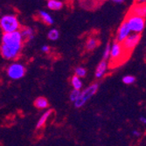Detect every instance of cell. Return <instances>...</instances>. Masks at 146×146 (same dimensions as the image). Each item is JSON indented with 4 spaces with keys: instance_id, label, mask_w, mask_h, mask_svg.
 Returning a JSON list of instances; mask_svg holds the SVG:
<instances>
[{
    "instance_id": "9c48e42d",
    "label": "cell",
    "mask_w": 146,
    "mask_h": 146,
    "mask_svg": "<svg viewBox=\"0 0 146 146\" xmlns=\"http://www.w3.org/2000/svg\"><path fill=\"white\" fill-rule=\"evenodd\" d=\"M128 13L139 16L142 17H146V4H140V3L135 2V4L131 7Z\"/></svg>"
},
{
    "instance_id": "52a82bcc",
    "label": "cell",
    "mask_w": 146,
    "mask_h": 146,
    "mask_svg": "<svg viewBox=\"0 0 146 146\" xmlns=\"http://www.w3.org/2000/svg\"><path fill=\"white\" fill-rule=\"evenodd\" d=\"M131 31L128 25L127 22L124 20L121 25L120 26L118 27V30L116 31V42H118V43H122L128 36H129L131 34Z\"/></svg>"
},
{
    "instance_id": "2e32d148",
    "label": "cell",
    "mask_w": 146,
    "mask_h": 146,
    "mask_svg": "<svg viewBox=\"0 0 146 146\" xmlns=\"http://www.w3.org/2000/svg\"><path fill=\"white\" fill-rule=\"evenodd\" d=\"M98 45V40L96 38H89L86 42V49L88 51L94 50Z\"/></svg>"
},
{
    "instance_id": "30bf717a",
    "label": "cell",
    "mask_w": 146,
    "mask_h": 146,
    "mask_svg": "<svg viewBox=\"0 0 146 146\" xmlns=\"http://www.w3.org/2000/svg\"><path fill=\"white\" fill-rule=\"evenodd\" d=\"M107 70H108V62L105 60H102L96 69V72H95L96 78H102L105 75Z\"/></svg>"
},
{
    "instance_id": "d4e9b609",
    "label": "cell",
    "mask_w": 146,
    "mask_h": 146,
    "mask_svg": "<svg viewBox=\"0 0 146 146\" xmlns=\"http://www.w3.org/2000/svg\"><path fill=\"white\" fill-rule=\"evenodd\" d=\"M139 120H140V122H141L143 124H146V117H141L139 118Z\"/></svg>"
},
{
    "instance_id": "277c9868",
    "label": "cell",
    "mask_w": 146,
    "mask_h": 146,
    "mask_svg": "<svg viewBox=\"0 0 146 146\" xmlns=\"http://www.w3.org/2000/svg\"><path fill=\"white\" fill-rule=\"evenodd\" d=\"M98 88H99V84L97 83H95V84H92L91 85H89L88 87H87L83 91H81V94L80 98L75 103V108H81L87 103V101L88 99H90L97 92Z\"/></svg>"
},
{
    "instance_id": "9a60e30c",
    "label": "cell",
    "mask_w": 146,
    "mask_h": 146,
    "mask_svg": "<svg viewBox=\"0 0 146 146\" xmlns=\"http://www.w3.org/2000/svg\"><path fill=\"white\" fill-rule=\"evenodd\" d=\"M52 113V110H48L47 111H46V112L41 116V117L39 119V121H38V123H37V125H36V128H37V129H40V128L43 127L44 124L46 123V120L48 119V117H50V115H51Z\"/></svg>"
},
{
    "instance_id": "ba28073f",
    "label": "cell",
    "mask_w": 146,
    "mask_h": 146,
    "mask_svg": "<svg viewBox=\"0 0 146 146\" xmlns=\"http://www.w3.org/2000/svg\"><path fill=\"white\" fill-rule=\"evenodd\" d=\"M125 52L122 44L118 42H114L111 44V53H110V59L112 60H118L120 59L123 53Z\"/></svg>"
},
{
    "instance_id": "6da1fadb",
    "label": "cell",
    "mask_w": 146,
    "mask_h": 146,
    "mask_svg": "<svg viewBox=\"0 0 146 146\" xmlns=\"http://www.w3.org/2000/svg\"><path fill=\"white\" fill-rule=\"evenodd\" d=\"M23 38L20 31L4 33L2 36V44L0 46V53L6 60H15L20 57L23 47Z\"/></svg>"
},
{
    "instance_id": "d6986e66",
    "label": "cell",
    "mask_w": 146,
    "mask_h": 146,
    "mask_svg": "<svg viewBox=\"0 0 146 146\" xmlns=\"http://www.w3.org/2000/svg\"><path fill=\"white\" fill-rule=\"evenodd\" d=\"M110 53H111V44H107L102 53V60L107 61L108 58H110Z\"/></svg>"
},
{
    "instance_id": "7a4b0ae2",
    "label": "cell",
    "mask_w": 146,
    "mask_h": 146,
    "mask_svg": "<svg viewBox=\"0 0 146 146\" xmlns=\"http://www.w3.org/2000/svg\"><path fill=\"white\" fill-rule=\"evenodd\" d=\"M20 27L19 18L14 14H5L0 18V28L4 33H11L20 31Z\"/></svg>"
},
{
    "instance_id": "603a6c76",
    "label": "cell",
    "mask_w": 146,
    "mask_h": 146,
    "mask_svg": "<svg viewBox=\"0 0 146 146\" xmlns=\"http://www.w3.org/2000/svg\"><path fill=\"white\" fill-rule=\"evenodd\" d=\"M41 50H42L44 53H47V52H49V50H50V47H49V45H46V44L43 45V46L41 47Z\"/></svg>"
},
{
    "instance_id": "5b68a950",
    "label": "cell",
    "mask_w": 146,
    "mask_h": 146,
    "mask_svg": "<svg viewBox=\"0 0 146 146\" xmlns=\"http://www.w3.org/2000/svg\"><path fill=\"white\" fill-rule=\"evenodd\" d=\"M26 67L19 63H13L7 68V75L13 80H19L26 75Z\"/></svg>"
},
{
    "instance_id": "4fadbf2b",
    "label": "cell",
    "mask_w": 146,
    "mask_h": 146,
    "mask_svg": "<svg viewBox=\"0 0 146 146\" xmlns=\"http://www.w3.org/2000/svg\"><path fill=\"white\" fill-rule=\"evenodd\" d=\"M34 106L39 109V110H44V109H46L48 108L49 106V103H48V100L44 98V97H39L37 98L35 100H34V103H33Z\"/></svg>"
},
{
    "instance_id": "44dd1931",
    "label": "cell",
    "mask_w": 146,
    "mask_h": 146,
    "mask_svg": "<svg viewBox=\"0 0 146 146\" xmlns=\"http://www.w3.org/2000/svg\"><path fill=\"white\" fill-rule=\"evenodd\" d=\"M75 75L77 76L80 78H84L87 75V70L84 67H81V66L76 67L75 70Z\"/></svg>"
},
{
    "instance_id": "ac0fdd59",
    "label": "cell",
    "mask_w": 146,
    "mask_h": 146,
    "mask_svg": "<svg viewBox=\"0 0 146 146\" xmlns=\"http://www.w3.org/2000/svg\"><path fill=\"white\" fill-rule=\"evenodd\" d=\"M60 38V32L57 29H51L47 33V38L51 41H56Z\"/></svg>"
},
{
    "instance_id": "7c38bea8",
    "label": "cell",
    "mask_w": 146,
    "mask_h": 146,
    "mask_svg": "<svg viewBox=\"0 0 146 146\" xmlns=\"http://www.w3.org/2000/svg\"><path fill=\"white\" fill-rule=\"evenodd\" d=\"M21 35L23 40L27 42V41H31L34 38V31L32 28L30 27H23L20 30Z\"/></svg>"
},
{
    "instance_id": "7402d4cb",
    "label": "cell",
    "mask_w": 146,
    "mask_h": 146,
    "mask_svg": "<svg viewBox=\"0 0 146 146\" xmlns=\"http://www.w3.org/2000/svg\"><path fill=\"white\" fill-rule=\"evenodd\" d=\"M136 82V78L132 75H127L122 78V83L125 84H132Z\"/></svg>"
},
{
    "instance_id": "8992f818",
    "label": "cell",
    "mask_w": 146,
    "mask_h": 146,
    "mask_svg": "<svg viewBox=\"0 0 146 146\" xmlns=\"http://www.w3.org/2000/svg\"><path fill=\"white\" fill-rule=\"evenodd\" d=\"M140 39H141V34H137V33L131 34L122 43V47H123L125 52H128V53L131 52L135 49V47L138 44Z\"/></svg>"
},
{
    "instance_id": "484cf974",
    "label": "cell",
    "mask_w": 146,
    "mask_h": 146,
    "mask_svg": "<svg viewBox=\"0 0 146 146\" xmlns=\"http://www.w3.org/2000/svg\"><path fill=\"white\" fill-rule=\"evenodd\" d=\"M133 135L135 136V137H140V132L139 131H133Z\"/></svg>"
},
{
    "instance_id": "e0dca14e",
    "label": "cell",
    "mask_w": 146,
    "mask_h": 146,
    "mask_svg": "<svg viewBox=\"0 0 146 146\" xmlns=\"http://www.w3.org/2000/svg\"><path fill=\"white\" fill-rule=\"evenodd\" d=\"M71 84L72 86L74 88V90H81V89L82 88V81L80 78H78L77 76H74L71 79Z\"/></svg>"
},
{
    "instance_id": "ffe728a7",
    "label": "cell",
    "mask_w": 146,
    "mask_h": 146,
    "mask_svg": "<svg viewBox=\"0 0 146 146\" xmlns=\"http://www.w3.org/2000/svg\"><path fill=\"white\" fill-rule=\"evenodd\" d=\"M81 94V90H73L71 91L70 95H69V99H70V101L73 102V103H75L76 100L80 98Z\"/></svg>"
},
{
    "instance_id": "3957f363",
    "label": "cell",
    "mask_w": 146,
    "mask_h": 146,
    "mask_svg": "<svg viewBox=\"0 0 146 146\" xmlns=\"http://www.w3.org/2000/svg\"><path fill=\"white\" fill-rule=\"evenodd\" d=\"M132 33L141 34L145 28V17L128 13L125 19Z\"/></svg>"
},
{
    "instance_id": "5bb4252c",
    "label": "cell",
    "mask_w": 146,
    "mask_h": 146,
    "mask_svg": "<svg viewBox=\"0 0 146 146\" xmlns=\"http://www.w3.org/2000/svg\"><path fill=\"white\" fill-rule=\"evenodd\" d=\"M46 6L51 11H59V10L62 9L63 3L61 1V0H47Z\"/></svg>"
},
{
    "instance_id": "8fae6325",
    "label": "cell",
    "mask_w": 146,
    "mask_h": 146,
    "mask_svg": "<svg viewBox=\"0 0 146 146\" xmlns=\"http://www.w3.org/2000/svg\"><path fill=\"white\" fill-rule=\"evenodd\" d=\"M38 16H39V18H40V19L43 23H45L46 25H53V23H54L53 17H52V16L50 13H48L46 11H40L39 13H38Z\"/></svg>"
},
{
    "instance_id": "4316f807",
    "label": "cell",
    "mask_w": 146,
    "mask_h": 146,
    "mask_svg": "<svg viewBox=\"0 0 146 146\" xmlns=\"http://www.w3.org/2000/svg\"><path fill=\"white\" fill-rule=\"evenodd\" d=\"M135 2L140 4H146V0H135Z\"/></svg>"
},
{
    "instance_id": "cb8c5ba5",
    "label": "cell",
    "mask_w": 146,
    "mask_h": 146,
    "mask_svg": "<svg viewBox=\"0 0 146 146\" xmlns=\"http://www.w3.org/2000/svg\"><path fill=\"white\" fill-rule=\"evenodd\" d=\"M111 1L115 4H122L125 0H111Z\"/></svg>"
}]
</instances>
